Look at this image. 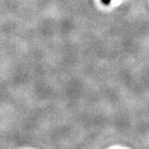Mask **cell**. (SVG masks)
<instances>
[{
	"label": "cell",
	"instance_id": "obj_1",
	"mask_svg": "<svg viewBox=\"0 0 149 149\" xmlns=\"http://www.w3.org/2000/svg\"><path fill=\"white\" fill-rule=\"evenodd\" d=\"M102 1V3H104V4H105V5H108L109 3H110V1L111 0H101Z\"/></svg>",
	"mask_w": 149,
	"mask_h": 149
}]
</instances>
